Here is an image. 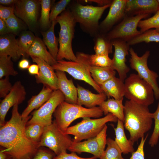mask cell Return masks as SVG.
I'll use <instances>...</instances> for the list:
<instances>
[{
	"label": "cell",
	"mask_w": 159,
	"mask_h": 159,
	"mask_svg": "<svg viewBox=\"0 0 159 159\" xmlns=\"http://www.w3.org/2000/svg\"><path fill=\"white\" fill-rule=\"evenodd\" d=\"M18 105L12 110L10 120L0 127V145L2 150L11 159H30L39 148L25 134L27 122L31 116L23 118L18 111Z\"/></svg>",
	"instance_id": "cell-1"
},
{
	"label": "cell",
	"mask_w": 159,
	"mask_h": 159,
	"mask_svg": "<svg viewBox=\"0 0 159 159\" xmlns=\"http://www.w3.org/2000/svg\"><path fill=\"white\" fill-rule=\"evenodd\" d=\"M124 111V127L129 133V140L134 144L151 129L152 113L148 106L129 100L125 102Z\"/></svg>",
	"instance_id": "cell-2"
},
{
	"label": "cell",
	"mask_w": 159,
	"mask_h": 159,
	"mask_svg": "<svg viewBox=\"0 0 159 159\" xmlns=\"http://www.w3.org/2000/svg\"><path fill=\"white\" fill-rule=\"evenodd\" d=\"M111 4L102 6L84 5L78 0L72 1L68 8L82 30L94 37L99 32V20Z\"/></svg>",
	"instance_id": "cell-3"
},
{
	"label": "cell",
	"mask_w": 159,
	"mask_h": 159,
	"mask_svg": "<svg viewBox=\"0 0 159 159\" xmlns=\"http://www.w3.org/2000/svg\"><path fill=\"white\" fill-rule=\"evenodd\" d=\"M56 21L59 24L60 27L58 38L59 47L57 61L65 59L69 61H77V59L72 47L77 23L69 9L67 8L59 15Z\"/></svg>",
	"instance_id": "cell-4"
},
{
	"label": "cell",
	"mask_w": 159,
	"mask_h": 159,
	"mask_svg": "<svg viewBox=\"0 0 159 159\" xmlns=\"http://www.w3.org/2000/svg\"><path fill=\"white\" fill-rule=\"evenodd\" d=\"M103 114L99 106L89 108L64 101L57 106L53 115L58 127L64 132L71 123L78 118L87 117L99 118Z\"/></svg>",
	"instance_id": "cell-5"
},
{
	"label": "cell",
	"mask_w": 159,
	"mask_h": 159,
	"mask_svg": "<svg viewBox=\"0 0 159 159\" xmlns=\"http://www.w3.org/2000/svg\"><path fill=\"white\" fill-rule=\"evenodd\" d=\"M76 61H65L63 59L57 61L52 66L54 70L67 72L76 80H82L92 86L98 93H104L100 86L92 78L90 72L91 65L88 54L82 52H77Z\"/></svg>",
	"instance_id": "cell-6"
},
{
	"label": "cell",
	"mask_w": 159,
	"mask_h": 159,
	"mask_svg": "<svg viewBox=\"0 0 159 159\" xmlns=\"http://www.w3.org/2000/svg\"><path fill=\"white\" fill-rule=\"evenodd\" d=\"M117 120V118L111 113L103 117L95 119L85 117L81 122L69 127L64 133L74 136L73 142H80L83 140L95 137L101 131L107 123L109 122H116Z\"/></svg>",
	"instance_id": "cell-7"
},
{
	"label": "cell",
	"mask_w": 159,
	"mask_h": 159,
	"mask_svg": "<svg viewBox=\"0 0 159 159\" xmlns=\"http://www.w3.org/2000/svg\"><path fill=\"white\" fill-rule=\"evenodd\" d=\"M124 96L129 100L148 106L154 102L152 86L138 74H131L124 81Z\"/></svg>",
	"instance_id": "cell-8"
},
{
	"label": "cell",
	"mask_w": 159,
	"mask_h": 159,
	"mask_svg": "<svg viewBox=\"0 0 159 159\" xmlns=\"http://www.w3.org/2000/svg\"><path fill=\"white\" fill-rule=\"evenodd\" d=\"M73 142V139L62 131L54 120L51 125L45 126L37 147L38 148L41 146L48 147L58 155L66 152Z\"/></svg>",
	"instance_id": "cell-9"
},
{
	"label": "cell",
	"mask_w": 159,
	"mask_h": 159,
	"mask_svg": "<svg viewBox=\"0 0 159 159\" xmlns=\"http://www.w3.org/2000/svg\"><path fill=\"white\" fill-rule=\"evenodd\" d=\"M129 53L131 68L136 71L138 74L152 86L154 90L155 97L159 99V87L157 82L158 77L157 73L150 69L148 65V60L150 52L147 50L141 57L138 56L133 49L130 48Z\"/></svg>",
	"instance_id": "cell-10"
},
{
	"label": "cell",
	"mask_w": 159,
	"mask_h": 159,
	"mask_svg": "<svg viewBox=\"0 0 159 159\" xmlns=\"http://www.w3.org/2000/svg\"><path fill=\"white\" fill-rule=\"evenodd\" d=\"M150 16L146 14L134 16L126 15L120 23L106 34L107 36L111 40L118 39L127 42L141 34L137 29L139 23Z\"/></svg>",
	"instance_id": "cell-11"
},
{
	"label": "cell",
	"mask_w": 159,
	"mask_h": 159,
	"mask_svg": "<svg viewBox=\"0 0 159 159\" xmlns=\"http://www.w3.org/2000/svg\"><path fill=\"white\" fill-rule=\"evenodd\" d=\"M64 101V96L60 90L53 91L50 98L33 112L27 125L38 123L45 126L50 125L52 122V115L56 109L61 102Z\"/></svg>",
	"instance_id": "cell-12"
},
{
	"label": "cell",
	"mask_w": 159,
	"mask_h": 159,
	"mask_svg": "<svg viewBox=\"0 0 159 159\" xmlns=\"http://www.w3.org/2000/svg\"><path fill=\"white\" fill-rule=\"evenodd\" d=\"M106 125L95 137L87 140L77 142H73L68 150L80 154L86 152L92 154L97 158H100L104 153L107 145V131Z\"/></svg>",
	"instance_id": "cell-13"
},
{
	"label": "cell",
	"mask_w": 159,
	"mask_h": 159,
	"mask_svg": "<svg viewBox=\"0 0 159 159\" xmlns=\"http://www.w3.org/2000/svg\"><path fill=\"white\" fill-rule=\"evenodd\" d=\"M112 41L114 52L112 59V68L117 72L119 78L124 82L130 71L126 62V57L129 53L130 46L126 42L120 39H113Z\"/></svg>",
	"instance_id": "cell-14"
},
{
	"label": "cell",
	"mask_w": 159,
	"mask_h": 159,
	"mask_svg": "<svg viewBox=\"0 0 159 159\" xmlns=\"http://www.w3.org/2000/svg\"><path fill=\"white\" fill-rule=\"evenodd\" d=\"M40 1L17 0L14 5V14L31 29L37 23Z\"/></svg>",
	"instance_id": "cell-15"
},
{
	"label": "cell",
	"mask_w": 159,
	"mask_h": 159,
	"mask_svg": "<svg viewBox=\"0 0 159 159\" xmlns=\"http://www.w3.org/2000/svg\"><path fill=\"white\" fill-rule=\"evenodd\" d=\"M26 94L25 87L21 82L16 81L11 91L0 103V127L5 123V118L10 108L16 104L22 103L26 98Z\"/></svg>",
	"instance_id": "cell-16"
},
{
	"label": "cell",
	"mask_w": 159,
	"mask_h": 159,
	"mask_svg": "<svg viewBox=\"0 0 159 159\" xmlns=\"http://www.w3.org/2000/svg\"><path fill=\"white\" fill-rule=\"evenodd\" d=\"M127 0H113L106 16L100 24L99 32L106 34L120 23L126 15Z\"/></svg>",
	"instance_id": "cell-17"
},
{
	"label": "cell",
	"mask_w": 159,
	"mask_h": 159,
	"mask_svg": "<svg viewBox=\"0 0 159 159\" xmlns=\"http://www.w3.org/2000/svg\"><path fill=\"white\" fill-rule=\"evenodd\" d=\"M31 57L39 68V75L35 76L36 82L42 83L53 91L58 90V77L52 66L38 58L33 56Z\"/></svg>",
	"instance_id": "cell-18"
},
{
	"label": "cell",
	"mask_w": 159,
	"mask_h": 159,
	"mask_svg": "<svg viewBox=\"0 0 159 159\" xmlns=\"http://www.w3.org/2000/svg\"><path fill=\"white\" fill-rule=\"evenodd\" d=\"M158 10L157 0H127L125 14L132 16L145 14L150 15Z\"/></svg>",
	"instance_id": "cell-19"
},
{
	"label": "cell",
	"mask_w": 159,
	"mask_h": 159,
	"mask_svg": "<svg viewBox=\"0 0 159 159\" xmlns=\"http://www.w3.org/2000/svg\"><path fill=\"white\" fill-rule=\"evenodd\" d=\"M10 57L14 61H17L23 54L19 48L15 35L9 33L1 35L0 56Z\"/></svg>",
	"instance_id": "cell-20"
},
{
	"label": "cell",
	"mask_w": 159,
	"mask_h": 159,
	"mask_svg": "<svg viewBox=\"0 0 159 159\" xmlns=\"http://www.w3.org/2000/svg\"><path fill=\"white\" fill-rule=\"evenodd\" d=\"M77 88V104L78 105H84L87 108H92L97 105L99 106L106 100L107 96L104 93L94 94L79 85Z\"/></svg>",
	"instance_id": "cell-21"
},
{
	"label": "cell",
	"mask_w": 159,
	"mask_h": 159,
	"mask_svg": "<svg viewBox=\"0 0 159 159\" xmlns=\"http://www.w3.org/2000/svg\"><path fill=\"white\" fill-rule=\"evenodd\" d=\"M56 74L58 80L59 90L63 93L66 102L77 104V90L72 79L69 80L65 72L56 70Z\"/></svg>",
	"instance_id": "cell-22"
},
{
	"label": "cell",
	"mask_w": 159,
	"mask_h": 159,
	"mask_svg": "<svg viewBox=\"0 0 159 159\" xmlns=\"http://www.w3.org/2000/svg\"><path fill=\"white\" fill-rule=\"evenodd\" d=\"M107 97L117 100L123 99L125 85L124 82L115 76L100 85Z\"/></svg>",
	"instance_id": "cell-23"
},
{
	"label": "cell",
	"mask_w": 159,
	"mask_h": 159,
	"mask_svg": "<svg viewBox=\"0 0 159 159\" xmlns=\"http://www.w3.org/2000/svg\"><path fill=\"white\" fill-rule=\"evenodd\" d=\"M53 92L50 88L44 85L40 92L32 96L29 100L26 107L21 114L22 117H28L33 110H37L42 106L50 98Z\"/></svg>",
	"instance_id": "cell-24"
},
{
	"label": "cell",
	"mask_w": 159,
	"mask_h": 159,
	"mask_svg": "<svg viewBox=\"0 0 159 159\" xmlns=\"http://www.w3.org/2000/svg\"><path fill=\"white\" fill-rule=\"evenodd\" d=\"M45 46L40 38L36 37L28 51V55L38 58L52 66L56 64L57 61L47 50Z\"/></svg>",
	"instance_id": "cell-25"
},
{
	"label": "cell",
	"mask_w": 159,
	"mask_h": 159,
	"mask_svg": "<svg viewBox=\"0 0 159 159\" xmlns=\"http://www.w3.org/2000/svg\"><path fill=\"white\" fill-rule=\"evenodd\" d=\"M116 128H114L115 141L124 154L132 153L134 151V144L127 138L125 131L124 122L118 119Z\"/></svg>",
	"instance_id": "cell-26"
},
{
	"label": "cell",
	"mask_w": 159,
	"mask_h": 159,
	"mask_svg": "<svg viewBox=\"0 0 159 159\" xmlns=\"http://www.w3.org/2000/svg\"><path fill=\"white\" fill-rule=\"evenodd\" d=\"M123 99L116 100L113 98L109 99L102 103L99 107L103 114L106 115L111 113L115 116L118 119L124 122V105Z\"/></svg>",
	"instance_id": "cell-27"
},
{
	"label": "cell",
	"mask_w": 159,
	"mask_h": 159,
	"mask_svg": "<svg viewBox=\"0 0 159 159\" xmlns=\"http://www.w3.org/2000/svg\"><path fill=\"white\" fill-rule=\"evenodd\" d=\"M56 23V20L52 21L48 29L46 32L41 33L44 43L47 47L51 55L57 61L59 51V42L58 39L56 37L54 34V27Z\"/></svg>",
	"instance_id": "cell-28"
},
{
	"label": "cell",
	"mask_w": 159,
	"mask_h": 159,
	"mask_svg": "<svg viewBox=\"0 0 159 159\" xmlns=\"http://www.w3.org/2000/svg\"><path fill=\"white\" fill-rule=\"evenodd\" d=\"M93 41L95 54L109 55L112 52V40L107 37L106 34L99 32L93 37Z\"/></svg>",
	"instance_id": "cell-29"
},
{
	"label": "cell",
	"mask_w": 159,
	"mask_h": 159,
	"mask_svg": "<svg viewBox=\"0 0 159 159\" xmlns=\"http://www.w3.org/2000/svg\"><path fill=\"white\" fill-rule=\"evenodd\" d=\"M90 72L91 76L99 86L115 76V70L111 67L91 66Z\"/></svg>",
	"instance_id": "cell-30"
},
{
	"label": "cell",
	"mask_w": 159,
	"mask_h": 159,
	"mask_svg": "<svg viewBox=\"0 0 159 159\" xmlns=\"http://www.w3.org/2000/svg\"><path fill=\"white\" fill-rule=\"evenodd\" d=\"M106 149L100 159H125L122 157V153L115 140L109 138L107 139Z\"/></svg>",
	"instance_id": "cell-31"
},
{
	"label": "cell",
	"mask_w": 159,
	"mask_h": 159,
	"mask_svg": "<svg viewBox=\"0 0 159 159\" xmlns=\"http://www.w3.org/2000/svg\"><path fill=\"white\" fill-rule=\"evenodd\" d=\"M45 127L38 123L27 125L25 129V135L29 140L37 146L44 132Z\"/></svg>",
	"instance_id": "cell-32"
},
{
	"label": "cell",
	"mask_w": 159,
	"mask_h": 159,
	"mask_svg": "<svg viewBox=\"0 0 159 159\" xmlns=\"http://www.w3.org/2000/svg\"><path fill=\"white\" fill-rule=\"evenodd\" d=\"M36 37L30 31H24L21 33L18 39V43L23 56H28V52Z\"/></svg>",
	"instance_id": "cell-33"
},
{
	"label": "cell",
	"mask_w": 159,
	"mask_h": 159,
	"mask_svg": "<svg viewBox=\"0 0 159 159\" xmlns=\"http://www.w3.org/2000/svg\"><path fill=\"white\" fill-rule=\"evenodd\" d=\"M159 42V32L155 29L148 30L127 42L130 46L142 42Z\"/></svg>",
	"instance_id": "cell-34"
},
{
	"label": "cell",
	"mask_w": 159,
	"mask_h": 159,
	"mask_svg": "<svg viewBox=\"0 0 159 159\" xmlns=\"http://www.w3.org/2000/svg\"><path fill=\"white\" fill-rule=\"evenodd\" d=\"M11 58L9 56H0V79L9 76H15L18 72L14 69Z\"/></svg>",
	"instance_id": "cell-35"
},
{
	"label": "cell",
	"mask_w": 159,
	"mask_h": 159,
	"mask_svg": "<svg viewBox=\"0 0 159 159\" xmlns=\"http://www.w3.org/2000/svg\"><path fill=\"white\" fill-rule=\"evenodd\" d=\"M138 27L141 33L153 28L159 32V10L152 16L144 20L139 23Z\"/></svg>",
	"instance_id": "cell-36"
},
{
	"label": "cell",
	"mask_w": 159,
	"mask_h": 159,
	"mask_svg": "<svg viewBox=\"0 0 159 159\" xmlns=\"http://www.w3.org/2000/svg\"><path fill=\"white\" fill-rule=\"evenodd\" d=\"M52 2L50 0L40 1L41 10L40 21L41 26L43 28H49L51 24L50 20V12Z\"/></svg>",
	"instance_id": "cell-37"
},
{
	"label": "cell",
	"mask_w": 159,
	"mask_h": 159,
	"mask_svg": "<svg viewBox=\"0 0 159 159\" xmlns=\"http://www.w3.org/2000/svg\"><path fill=\"white\" fill-rule=\"evenodd\" d=\"M88 57L91 66L112 68V59L109 55L88 54Z\"/></svg>",
	"instance_id": "cell-38"
},
{
	"label": "cell",
	"mask_w": 159,
	"mask_h": 159,
	"mask_svg": "<svg viewBox=\"0 0 159 159\" xmlns=\"http://www.w3.org/2000/svg\"><path fill=\"white\" fill-rule=\"evenodd\" d=\"M152 117L154 120V128L148 143L153 147L157 144L159 139V101L156 110L152 113Z\"/></svg>",
	"instance_id": "cell-39"
},
{
	"label": "cell",
	"mask_w": 159,
	"mask_h": 159,
	"mask_svg": "<svg viewBox=\"0 0 159 159\" xmlns=\"http://www.w3.org/2000/svg\"><path fill=\"white\" fill-rule=\"evenodd\" d=\"M5 21L9 33L17 35L23 29V26L20 20L14 14Z\"/></svg>",
	"instance_id": "cell-40"
},
{
	"label": "cell",
	"mask_w": 159,
	"mask_h": 159,
	"mask_svg": "<svg viewBox=\"0 0 159 159\" xmlns=\"http://www.w3.org/2000/svg\"><path fill=\"white\" fill-rule=\"evenodd\" d=\"M71 1V0H61L54 4L50 15L51 23L52 21L56 20L59 15L66 10V7Z\"/></svg>",
	"instance_id": "cell-41"
},
{
	"label": "cell",
	"mask_w": 159,
	"mask_h": 159,
	"mask_svg": "<svg viewBox=\"0 0 159 159\" xmlns=\"http://www.w3.org/2000/svg\"><path fill=\"white\" fill-rule=\"evenodd\" d=\"M12 87L9 77L0 79V97H5L11 91Z\"/></svg>",
	"instance_id": "cell-42"
},
{
	"label": "cell",
	"mask_w": 159,
	"mask_h": 159,
	"mask_svg": "<svg viewBox=\"0 0 159 159\" xmlns=\"http://www.w3.org/2000/svg\"><path fill=\"white\" fill-rule=\"evenodd\" d=\"M56 155L49 149H38L34 156L30 159H53Z\"/></svg>",
	"instance_id": "cell-43"
},
{
	"label": "cell",
	"mask_w": 159,
	"mask_h": 159,
	"mask_svg": "<svg viewBox=\"0 0 159 159\" xmlns=\"http://www.w3.org/2000/svg\"><path fill=\"white\" fill-rule=\"evenodd\" d=\"M148 135L147 134L145 138L144 137L141 138L137 150L132 153L131 156L129 159H145L144 147Z\"/></svg>",
	"instance_id": "cell-44"
},
{
	"label": "cell",
	"mask_w": 159,
	"mask_h": 159,
	"mask_svg": "<svg viewBox=\"0 0 159 159\" xmlns=\"http://www.w3.org/2000/svg\"><path fill=\"white\" fill-rule=\"evenodd\" d=\"M14 6H0V19L6 20L14 14Z\"/></svg>",
	"instance_id": "cell-45"
},
{
	"label": "cell",
	"mask_w": 159,
	"mask_h": 159,
	"mask_svg": "<svg viewBox=\"0 0 159 159\" xmlns=\"http://www.w3.org/2000/svg\"><path fill=\"white\" fill-rule=\"evenodd\" d=\"M94 156L89 158H83L78 156L75 153L72 152L67 153L66 152H63L58 155H56L53 159H97Z\"/></svg>",
	"instance_id": "cell-46"
},
{
	"label": "cell",
	"mask_w": 159,
	"mask_h": 159,
	"mask_svg": "<svg viewBox=\"0 0 159 159\" xmlns=\"http://www.w3.org/2000/svg\"><path fill=\"white\" fill-rule=\"evenodd\" d=\"M87 3L95 2L99 6H102L111 4L113 0H85L81 1Z\"/></svg>",
	"instance_id": "cell-47"
},
{
	"label": "cell",
	"mask_w": 159,
	"mask_h": 159,
	"mask_svg": "<svg viewBox=\"0 0 159 159\" xmlns=\"http://www.w3.org/2000/svg\"><path fill=\"white\" fill-rule=\"evenodd\" d=\"M9 33L5 20L0 19V34L3 35Z\"/></svg>",
	"instance_id": "cell-48"
},
{
	"label": "cell",
	"mask_w": 159,
	"mask_h": 159,
	"mask_svg": "<svg viewBox=\"0 0 159 159\" xmlns=\"http://www.w3.org/2000/svg\"><path fill=\"white\" fill-rule=\"evenodd\" d=\"M28 69L30 74L37 76L39 75V68L37 64H33L30 65Z\"/></svg>",
	"instance_id": "cell-49"
},
{
	"label": "cell",
	"mask_w": 159,
	"mask_h": 159,
	"mask_svg": "<svg viewBox=\"0 0 159 159\" xmlns=\"http://www.w3.org/2000/svg\"><path fill=\"white\" fill-rule=\"evenodd\" d=\"M18 65L19 68L21 69H28L30 66L29 61L26 59H23L20 61Z\"/></svg>",
	"instance_id": "cell-50"
},
{
	"label": "cell",
	"mask_w": 159,
	"mask_h": 159,
	"mask_svg": "<svg viewBox=\"0 0 159 159\" xmlns=\"http://www.w3.org/2000/svg\"><path fill=\"white\" fill-rule=\"evenodd\" d=\"M16 0H0V4L2 5L8 6H14L17 2Z\"/></svg>",
	"instance_id": "cell-51"
},
{
	"label": "cell",
	"mask_w": 159,
	"mask_h": 159,
	"mask_svg": "<svg viewBox=\"0 0 159 159\" xmlns=\"http://www.w3.org/2000/svg\"><path fill=\"white\" fill-rule=\"evenodd\" d=\"M11 157L8 154L4 152L2 150L0 151V159H11Z\"/></svg>",
	"instance_id": "cell-52"
},
{
	"label": "cell",
	"mask_w": 159,
	"mask_h": 159,
	"mask_svg": "<svg viewBox=\"0 0 159 159\" xmlns=\"http://www.w3.org/2000/svg\"><path fill=\"white\" fill-rule=\"evenodd\" d=\"M158 4V10H159V0H157Z\"/></svg>",
	"instance_id": "cell-53"
},
{
	"label": "cell",
	"mask_w": 159,
	"mask_h": 159,
	"mask_svg": "<svg viewBox=\"0 0 159 159\" xmlns=\"http://www.w3.org/2000/svg\"></svg>",
	"instance_id": "cell-54"
}]
</instances>
